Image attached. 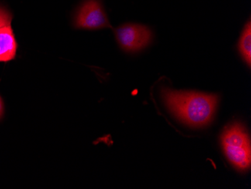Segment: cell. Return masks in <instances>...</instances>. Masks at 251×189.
Instances as JSON below:
<instances>
[{
    "label": "cell",
    "instance_id": "52a82bcc",
    "mask_svg": "<svg viewBox=\"0 0 251 189\" xmlns=\"http://www.w3.org/2000/svg\"><path fill=\"white\" fill-rule=\"evenodd\" d=\"M12 15L5 8L0 7V28L11 25Z\"/></svg>",
    "mask_w": 251,
    "mask_h": 189
},
{
    "label": "cell",
    "instance_id": "5b68a950",
    "mask_svg": "<svg viewBox=\"0 0 251 189\" xmlns=\"http://www.w3.org/2000/svg\"><path fill=\"white\" fill-rule=\"evenodd\" d=\"M17 45L11 25L0 28V62L13 60L16 56Z\"/></svg>",
    "mask_w": 251,
    "mask_h": 189
},
{
    "label": "cell",
    "instance_id": "8992f818",
    "mask_svg": "<svg viewBox=\"0 0 251 189\" xmlns=\"http://www.w3.org/2000/svg\"><path fill=\"white\" fill-rule=\"evenodd\" d=\"M238 51L242 55V58L245 63L251 66V21H248L245 25V29L242 32L240 40L238 42Z\"/></svg>",
    "mask_w": 251,
    "mask_h": 189
},
{
    "label": "cell",
    "instance_id": "ba28073f",
    "mask_svg": "<svg viewBox=\"0 0 251 189\" xmlns=\"http://www.w3.org/2000/svg\"><path fill=\"white\" fill-rule=\"evenodd\" d=\"M2 111H3V104H2V99L0 97V117L2 115Z\"/></svg>",
    "mask_w": 251,
    "mask_h": 189
},
{
    "label": "cell",
    "instance_id": "3957f363",
    "mask_svg": "<svg viewBox=\"0 0 251 189\" xmlns=\"http://www.w3.org/2000/svg\"><path fill=\"white\" fill-rule=\"evenodd\" d=\"M115 36L121 47L126 52H138L149 45L152 32L140 25H124L115 29Z\"/></svg>",
    "mask_w": 251,
    "mask_h": 189
},
{
    "label": "cell",
    "instance_id": "7a4b0ae2",
    "mask_svg": "<svg viewBox=\"0 0 251 189\" xmlns=\"http://www.w3.org/2000/svg\"><path fill=\"white\" fill-rule=\"evenodd\" d=\"M221 146L229 162L241 172L248 170L251 163L249 135L240 123L229 125L223 131Z\"/></svg>",
    "mask_w": 251,
    "mask_h": 189
},
{
    "label": "cell",
    "instance_id": "277c9868",
    "mask_svg": "<svg viewBox=\"0 0 251 189\" xmlns=\"http://www.w3.org/2000/svg\"><path fill=\"white\" fill-rule=\"evenodd\" d=\"M78 28L96 29L111 27L101 3L98 0H87L79 8L75 18Z\"/></svg>",
    "mask_w": 251,
    "mask_h": 189
},
{
    "label": "cell",
    "instance_id": "6da1fadb",
    "mask_svg": "<svg viewBox=\"0 0 251 189\" xmlns=\"http://www.w3.org/2000/svg\"><path fill=\"white\" fill-rule=\"evenodd\" d=\"M162 98L167 108L183 123L202 128L212 121L219 102V96L199 92L162 89Z\"/></svg>",
    "mask_w": 251,
    "mask_h": 189
}]
</instances>
